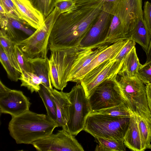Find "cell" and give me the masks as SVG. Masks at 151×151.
Listing matches in <instances>:
<instances>
[{"instance_id":"6da1fadb","label":"cell","mask_w":151,"mask_h":151,"mask_svg":"<svg viewBox=\"0 0 151 151\" xmlns=\"http://www.w3.org/2000/svg\"><path fill=\"white\" fill-rule=\"evenodd\" d=\"M104 0L76 4L71 10L61 14L50 36V51L80 47L102 8Z\"/></svg>"},{"instance_id":"7a4b0ae2","label":"cell","mask_w":151,"mask_h":151,"mask_svg":"<svg viewBox=\"0 0 151 151\" xmlns=\"http://www.w3.org/2000/svg\"><path fill=\"white\" fill-rule=\"evenodd\" d=\"M58 127L56 122L48 115L29 110L12 117L8 129L10 135L16 143L32 144L50 136Z\"/></svg>"},{"instance_id":"3957f363","label":"cell","mask_w":151,"mask_h":151,"mask_svg":"<svg viewBox=\"0 0 151 151\" xmlns=\"http://www.w3.org/2000/svg\"><path fill=\"white\" fill-rule=\"evenodd\" d=\"M117 79L124 102L131 111L137 116L151 117L144 84L137 76L123 73H118Z\"/></svg>"},{"instance_id":"277c9868","label":"cell","mask_w":151,"mask_h":151,"mask_svg":"<svg viewBox=\"0 0 151 151\" xmlns=\"http://www.w3.org/2000/svg\"><path fill=\"white\" fill-rule=\"evenodd\" d=\"M130 119V117H114L91 112L86 119L83 130L94 138L123 140Z\"/></svg>"},{"instance_id":"5b68a950","label":"cell","mask_w":151,"mask_h":151,"mask_svg":"<svg viewBox=\"0 0 151 151\" xmlns=\"http://www.w3.org/2000/svg\"><path fill=\"white\" fill-rule=\"evenodd\" d=\"M61 14L56 8L45 19L44 25L31 36L16 44L27 59L47 58L49 40L53 27Z\"/></svg>"},{"instance_id":"8992f818","label":"cell","mask_w":151,"mask_h":151,"mask_svg":"<svg viewBox=\"0 0 151 151\" xmlns=\"http://www.w3.org/2000/svg\"><path fill=\"white\" fill-rule=\"evenodd\" d=\"M67 95L71 103L68 120L62 129L76 136L83 130L91 111L88 98L80 83L74 86Z\"/></svg>"},{"instance_id":"52a82bcc","label":"cell","mask_w":151,"mask_h":151,"mask_svg":"<svg viewBox=\"0 0 151 151\" xmlns=\"http://www.w3.org/2000/svg\"><path fill=\"white\" fill-rule=\"evenodd\" d=\"M81 49L75 47L51 51L50 72L52 86L55 88L62 91L66 86L71 67Z\"/></svg>"},{"instance_id":"ba28073f","label":"cell","mask_w":151,"mask_h":151,"mask_svg":"<svg viewBox=\"0 0 151 151\" xmlns=\"http://www.w3.org/2000/svg\"><path fill=\"white\" fill-rule=\"evenodd\" d=\"M117 76L100 83L88 98L91 112H96L124 103Z\"/></svg>"},{"instance_id":"9c48e42d","label":"cell","mask_w":151,"mask_h":151,"mask_svg":"<svg viewBox=\"0 0 151 151\" xmlns=\"http://www.w3.org/2000/svg\"><path fill=\"white\" fill-rule=\"evenodd\" d=\"M113 4L111 3L104 2L100 14L90 30L81 41L79 46L80 47L96 48L108 45L104 44L103 42L110 27Z\"/></svg>"},{"instance_id":"30bf717a","label":"cell","mask_w":151,"mask_h":151,"mask_svg":"<svg viewBox=\"0 0 151 151\" xmlns=\"http://www.w3.org/2000/svg\"><path fill=\"white\" fill-rule=\"evenodd\" d=\"M32 145L38 151H83L74 135L62 129Z\"/></svg>"},{"instance_id":"8fae6325","label":"cell","mask_w":151,"mask_h":151,"mask_svg":"<svg viewBox=\"0 0 151 151\" xmlns=\"http://www.w3.org/2000/svg\"><path fill=\"white\" fill-rule=\"evenodd\" d=\"M123 63L113 58L107 60L94 68L80 81L88 98L94 89L105 80L117 76Z\"/></svg>"},{"instance_id":"7c38bea8","label":"cell","mask_w":151,"mask_h":151,"mask_svg":"<svg viewBox=\"0 0 151 151\" xmlns=\"http://www.w3.org/2000/svg\"><path fill=\"white\" fill-rule=\"evenodd\" d=\"M31 105L29 99L20 91L11 89L0 98V112L10 114L12 117L29 110Z\"/></svg>"},{"instance_id":"4fadbf2b","label":"cell","mask_w":151,"mask_h":151,"mask_svg":"<svg viewBox=\"0 0 151 151\" xmlns=\"http://www.w3.org/2000/svg\"><path fill=\"white\" fill-rule=\"evenodd\" d=\"M1 29L15 43L22 41V36L28 37L36 29L23 20L6 17H0Z\"/></svg>"},{"instance_id":"5bb4252c","label":"cell","mask_w":151,"mask_h":151,"mask_svg":"<svg viewBox=\"0 0 151 151\" xmlns=\"http://www.w3.org/2000/svg\"><path fill=\"white\" fill-rule=\"evenodd\" d=\"M128 40V39L121 40L109 45L78 73L71 82L79 83L82 78L94 68L107 60L114 59Z\"/></svg>"},{"instance_id":"9a60e30c","label":"cell","mask_w":151,"mask_h":151,"mask_svg":"<svg viewBox=\"0 0 151 151\" xmlns=\"http://www.w3.org/2000/svg\"><path fill=\"white\" fill-rule=\"evenodd\" d=\"M109 45H106L96 48L81 47L71 67L67 81L71 82L78 73Z\"/></svg>"},{"instance_id":"2e32d148","label":"cell","mask_w":151,"mask_h":151,"mask_svg":"<svg viewBox=\"0 0 151 151\" xmlns=\"http://www.w3.org/2000/svg\"><path fill=\"white\" fill-rule=\"evenodd\" d=\"M151 33L147 28L143 20V14L135 18L131 25L127 39L140 45L146 53L148 50Z\"/></svg>"},{"instance_id":"e0dca14e","label":"cell","mask_w":151,"mask_h":151,"mask_svg":"<svg viewBox=\"0 0 151 151\" xmlns=\"http://www.w3.org/2000/svg\"><path fill=\"white\" fill-rule=\"evenodd\" d=\"M24 21L36 29L44 25L42 14L33 6L29 0H12Z\"/></svg>"},{"instance_id":"ac0fdd59","label":"cell","mask_w":151,"mask_h":151,"mask_svg":"<svg viewBox=\"0 0 151 151\" xmlns=\"http://www.w3.org/2000/svg\"><path fill=\"white\" fill-rule=\"evenodd\" d=\"M51 96L55 104L58 127H63L66 124L69 117L70 102L67 93L59 91L55 89H49Z\"/></svg>"},{"instance_id":"d6986e66","label":"cell","mask_w":151,"mask_h":151,"mask_svg":"<svg viewBox=\"0 0 151 151\" xmlns=\"http://www.w3.org/2000/svg\"><path fill=\"white\" fill-rule=\"evenodd\" d=\"M128 32L118 17L115 7L113 4L110 27L104 44L110 45L120 40L127 39Z\"/></svg>"},{"instance_id":"ffe728a7","label":"cell","mask_w":151,"mask_h":151,"mask_svg":"<svg viewBox=\"0 0 151 151\" xmlns=\"http://www.w3.org/2000/svg\"><path fill=\"white\" fill-rule=\"evenodd\" d=\"M126 147L133 151H142L138 127L137 116L133 114L130 117L128 129L124 138Z\"/></svg>"},{"instance_id":"44dd1931","label":"cell","mask_w":151,"mask_h":151,"mask_svg":"<svg viewBox=\"0 0 151 151\" xmlns=\"http://www.w3.org/2000/svg\"><path fill=\"white\" fill-rule=\"evenodd\" d=\"M30 67L31 72L40 78L42 84L49 89L52 88L51 82L49 59H27Z\"/></svg>"},{"instance_id":"7402d4cb","label":"cell","mask_w":151,"mask_h":151,"mask_svg":"<svg viewBox=\"0 0 151 151\" xmlns=\"http://www.w3.org/2000/svg\"><path fill=\"white\" fill-rule=\"evenodd\" d=\"M138 57L135 46L133 47L124 58L118 73H123L130 77L137 76L142 66Z\"/></svg>"},{"instance_id":"603a6c76","label":"cell","mask_w":151,"mask_h":151,"mask_svg":"<svg viewBox=\"0 0 151 151\" xmlns=\"http://www.w3.org/2000/svg\"><path fill=\"white\" fill-rule=\"evenodd\" d=\"M142 151L151 149V117L137 116Z\"/></svg>"},{"instance_id":"cb8c5ba5","label":"cell","mask_w":151,"mask_h":151,"mask_svg":"<svg viewBox=\"0 0 151 151\" xmlns=\"http://www.w3.org/2000/svg\"><path fill=\"white\" fill-rule=\"evenodd\" d=\"M0 46L9 59L12 66L19 71H22L17 62L15 55V46L16 43L12 41L2 30L0 31Z\"/></svg>"},{"instance_id":"d4e9b609","label":"cell","mask_w":151,"mask_h":151,"mask_svg":"<svg viewBox=\"0 0 151 151\" xmlns=\"http://www.w3.org/2000/svg\"><path fill=\"white\" fill-rule=\"evenodd\" d=\"M98 144L95 151H125L126 146L123 140H117L100 137H95Z\"/></svg>"},{"instance_id":"484cf974","label":"cell","mask_w":151,"mask_h":151,"mask_svg":"<svg viewBox=\"0 0 151 151\" xmlns=\"http://www.w3.org/2000/svg\"><path fill=\"white\" fill-rule=\"evenodd\" d=\"M38 93L45 107L47 114L56 122L57 116L56 108L49 88L41 84Z\"/></svg>"},{"instance_id":"4316f807","label":"cell","mask_w":151,"mask_h":151,"mask_svg":"<svg viewBox=\"0 0 151 151\" xmlns=\"http://www.w3.org/2000/svg\"><path fill=\"white\" fill-rule=\"evenodd\" d=\"M19 79L21 82V86L26 87L31 93L34 92H38L40 89V85L42 84L40 78L30 72L21 73Z\"/></svg>"},{"instance_id":"83f0119b","label":"cell","mask_w":151,"mask_h":151,"mask_svg":"<svg viewBox=\"0 0 151 151\" xmlns=\"http://www.w3.org/2000/svg\"><path fill=\"white\" fill-rule=\"evenodd\" d=\"M0 61L7 73L8 78L12 81H17L21 73L12 66L7 55L1 46Z\"/></svg>"},{"instance_id":"f1b7e54d","label":"cell","mask_w":151,"mask_h":151,"mask_svg":"<svg viewBox=\"0 0 151 151\" xmlns=\"http://www.w3.org/2000/svg\"><path fill=\"white\" fill-rule=\"evenodd\" d=\"M96 112L117 117H129L133 114L124 103Z\"/></svg>"},{"instance_id":"f546056e","label":"cell","mask_w":151,"mask_h":151,"mask_svg":"<svg viewBox=\"0 0 151 151\" xmlns=\"http://www.w3.org/2000/svg\"><path fill=\"white\" fill-rule=\"evenodd\" d=\"M45 19L54 10L57 0H29Z\"/></svg>"},{"instance_id":"4dcf8cb0","label":"cell","mask_w":151,"mask_h":151,"mask_svg":"<svg viewBox=\"0 0 151 151\" xmlns=\"http://www.w3.org/2000/svg\"><path fill=\"white\" fill-rule=\"evenodd\" d=\"M0 5L4 8L7 17L24 21L18 10L12 0H0Z\"/></svg>"},{"instance_id":"1f68e13d","label":"cell","mask_w":151,"mask_h":151,"mask_svg":"<svg viewBox=\"0 0 151 151\" xmlns=\"http://www.w3.org/2000/svg\"><path fill=\"white\" fill-rule=\"evenodd\" d=\"M15 55L17 62L23 73L26 72H31L29 64L27 57L23 51L16 43L15 46Z\"/></svg>"},{"instance_id":"d6a6232c","label":"cell","mask_w":151,"mask_h":151,"mask_svg":"<svg viewBox=\"0 0 151 151\" xmlns=\"http://www.w3.org/2000/svg\"><path fill=\"white\" fill-rule=\"evenodd\" d=\"M137 76L146 85L151 83V62L142 65Z\"/></svg>"},{"instance_id":"836d02e7","label":"cell","mask_w":151,"mask_h":151,"mask_svg":"<svg viewBox=\"0 0 151 151\" xmlns=\"http://www.w3.org/2000/svg\"><path fill=\"white\" fill-rule=\"evenodd\" d=\"M76 3L74 0H57L55 8H56L61 14L67 12L73 9Z\"/></svg>"},{"instance_id":"e575fe53","label":"cell","mask_w":151,"mask_h":151,"mask_svg":"<svg viewBox=\"0 0 151 151\" xmlns=\"http://www.w3.org/2000/svg\"><path fill=\"white\" fill-rule=\"evenodd\" d=\"M135 45L136 43L128 39L124 46L113 59L119 62L123 63L126 55L132 48L135 46Z\"/></svg>"},{"instance_id":"d590c367","label":"cell","mask_w":151,"mask_h":151,"mask_svg":"<svg viewBox=\"0 0 151 151\" xmlns=\"http://www.w3.org/2000/svg\"><path fill=\"white\" fill-rule=\"evenodd\" d=\"M143 20L149 31L151 33V3L145 2L143 11Z\"/></svg>"},{"instance_id":"8d00e7d4","label":"cell","mask_w":151,"mask_h":151,"mask_svg":"<svg viewBox=\"0 0 151 151\" xmlns=\"http://www.w3.org/2000/svg\"><path fill=\"white\" fill-rule=\"evenodd\" d=\"M148 106L151 114V83L146 85Z\"/></svg>"},{"instance_id":"74e56055","label":"cell","mask_w":151,"mask_h":151,"mask_svg":"<svg viewBox=\"0 0 151 151\" xmlns=\"http://www.w3.org/2000/svg\"><path fill=\"white\" fill-rule=\"evenodd\" d=\"M11 89L7 88L0 81V98L3 97L6 95Z\"/></svg>"},{"instance_id":"f35d334b","label":"cell","mask_w":151,"mask_h":151,"mask_svg":"<svg viewBox=\"0 0 151 151\" xmlns=\"http://www.w3.org/2000/svg\"><path fill=\"white\" fill-rule=\"evenodd\" d=\"M146 54L147 58L146 61L145 63L151 62V37L149 48Z\"/></svg>"},{"instance_id":"ab89813d","label":"cell","mask_w":151,"mask_h":151,"mask_svg":"<svg viewBox=\"0 0 151 151\" xmlns=\"http://www.w3.org/2000/svg\"><path fill=\"white\" fill-rule=\"evenodd\" d=\"M76 2V4H81L82 3L89 2L92 1H96L97 0H74Z\"/></svg>"},{"instance_id":"60d3db41","label":"cell","mask_w":151,"mask_h":151,"mask_svg":"<svg viewBox=\"0 0 151 151\" xmlns=\"http://www.w3.org/2000/svg\"><path fill=\"white\" fill-rule=\"evenodd\" d=\"M117 0H104V2L105 3H109L114 4Z\"/></svg>"}]
</instances>
